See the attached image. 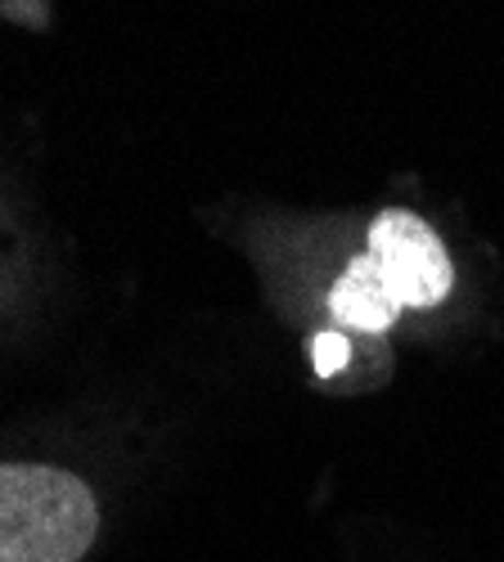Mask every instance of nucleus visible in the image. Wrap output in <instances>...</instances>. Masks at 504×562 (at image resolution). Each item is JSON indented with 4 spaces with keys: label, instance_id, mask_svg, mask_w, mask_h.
<instances>
[{
    "label": "nucleus",
    "instance_id": "obj_2",
    "mask_svg": "<svg viewBox=\"0 0 504 562\" xmlns=\"http://www.w3.org/2000/svg\"><path fill=\"white\" fill-rule=\"evenodd\" d=\"M100 531L90 486L51 463H0V562H81Z\"/></svg>",
    "mask_w": 504,
    "mask_h": 562
},
{
    "label": "nucleus",
    "instance_id": "obj_3",
    "mask_svg": "<svg viewBox=\"0 0 504 562\" xmlns=\"http://www.w3.org/2000/svg\"><path fill=\"white\" fill-rule=\"evenodd\" d=\"M347 360H351V342H347L343 334H320V338H311V364H315L320 379H334V373H343Z\"/></svg>",
    "mask_w": 504,
    "mask_h": 562
},
{
    "label": "nucleus",
    "instance_id": "obj_1",
    "mask_svg": "<svg viewBox=\"0 0 504 562\" xmlns=\"http://www.w3.org/2000/svg\"><path fill=\"white\" fill-rule=\"evenodd\" d=\"M329 289V315L356 334H388L401 311H428L455 289V266L437 229L405 212L388 207L374 216L370 239Z\"/></svg>",
    "mask_w": 504,
    "mask_h": 562
}]
</instances>
